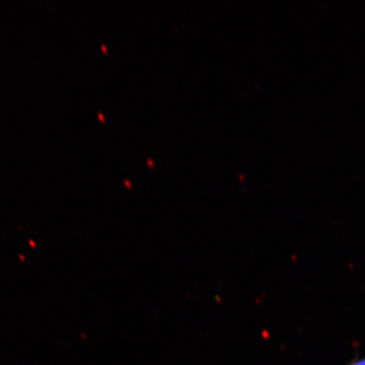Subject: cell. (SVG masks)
<instances>
[{
	"label": "cell",
	"instance_id": "1",
	"mask_svg": "<svg viewBox=\"0 0 365 365\" xmlns=\"http://www.w3.org/2000/svg\"><path fill=\"white\" fill-rule=\"evenodd\" d=\"M350 365H365V359L359 360V361L354 362V364H351Z\"/></svg>",
	"mask_w": 365,
	"mask_h": 365
}]
</instances>
